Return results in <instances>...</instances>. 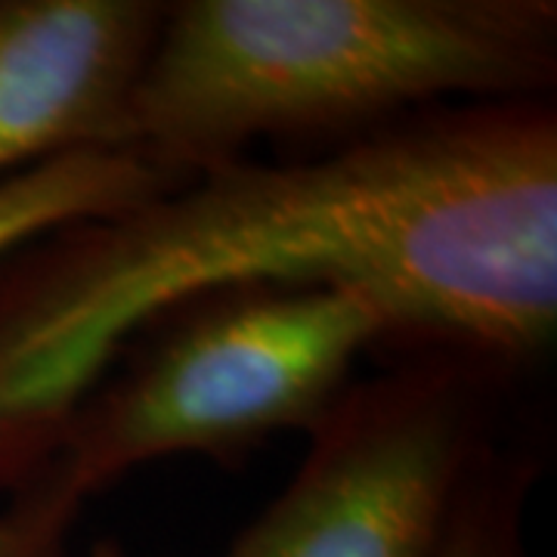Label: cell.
<instances>
[{
    "label": "cell",
    "instance_id": "cell-9",
    "mask_svg": "<svg viewBox=\"0 0 557 557\" xmlns=\"http://www.w3.org/2000/svg\"><path fill=\"white\" fill-rule=\"evenodd\" d=\"M87 557H134L127 555L121 545H115V542H94L90 545V552H87Z\"/></svg>",
    "mask_w": 557,
    "mask_h": 557
},
{
    "label": "cell",
    "instance_id": "cell-1",
    "mask_svg": "<svg viewBox=\"0 0 557 557\" xmlns=\"http://www.w3.org/2000/svg\"><path fill=\"white\" fill-rule=\"evenodd\" d=\"M263 282L372 292L406 341L520 372L557 329L552 100L440 106L335 152L236 159L0 255V493L60 456L124 344Z\"/></svg>",
    "mask_w": 557,
    "mask_h": 557
},
{
    "label": "cell",
    "instance_id": "cell-4",
    "mask_svg": "<svg viewBox=\"0 0 557 557\" xmlns=\"http://www.w3.org/2000/svg\"><path fill=\"white\" fill-rule=\"evenodd\" d=\"M493 359L416 344L350 381L307 431V456L226 557H440L458 505L496 449Z\"/></svg>",
    "mask_w": 557,
    "mask_h": 557
},
{
    "label": "cell",
    "instance_id": "cell-3",
    "mask_svg": "<svg viewBox=\"0 0 557 557\" xmlns=\"http://www.w3.org/2000/svg\"><path fill=\"white\" fill-rule=\"evenodd\" d=\"M127 369L87 394L57 468L81 498L168 456H233L310 431L347 391L357 359L406 341L372 292L263 282L196 300Z\"/></svg>",
    "mask_w": 557,
    "mask_h": 557
},
{
    "label": "cell",
    "instance_id": "cell-2",
    "mask_svg": "<svg viewBox=\"0 0 557 557\" xmlns=\"http://www.w3.org/2000/svg\"><path fill=\"white\" fill-rule=\"evenodd\" d=\"M555 81V0H180L124 143L189 180L258 139H357L440 106L545 100Z\"/></svg>",
    "mask_w": 557,
    "mask_h": 557
},
{
    "label": "cell",
    "instance_id": "cell-7",
    "mask_svg": "<svg viewBox=\"0 0 557 557\" xmlns=\"http://www.w3.org/2000/svg\"><path fill=\"white\" fill-rule=\"evenodd\" d=\"M536 480V456L496 446L461 498L440 557H527L523 518Z\"/></svg>",
    "mask_w": 557,
    "mask_h": 557
},
{
    "label": "cell",
    "instance_id": "cell-8",
    "mask_svg": "<svg viewBox=\"0 0 557 557\" xmlns=\"http://www.w3.org/2000/svg\"><path fill=\"white\" fill-rule=\"evenodd\" d=\"M81 505L84 498L50 465L0 508V557H65Z\"/></svg>",
    "mask_w": 557,
    "mask_h": 557
},
{
    "label": "cell",
    "instance_id": "cell-6",
    "mask_svg": "<svg viewBox=\"0 0 557 557\" xmlns=\"http://www.w3.org/2000/svg\"><path fill=\"white\" fill-rule=\"evenodd\" d=\"M183 177L131 146L87 149L0 180V255L69 220L94 218L159 196Z\"/></svg>",
    "mask_w": 557,
    "mask_h": 557
},
{
    "label": "cell",
    "instance_id": "cell-5",
    "mask_svg": "<svg viewBox=\"0 0 557 557\" xmlns=\"http://www.w3.org/2000/svg\"><path fill=\"white\" fill-rule=\"evenodd\" d=\"M161 20L156 0H0V180L127 146Z\"/></svg>",
    "mask_w": 557,
    "mask_h": 557
}]
</instances>
